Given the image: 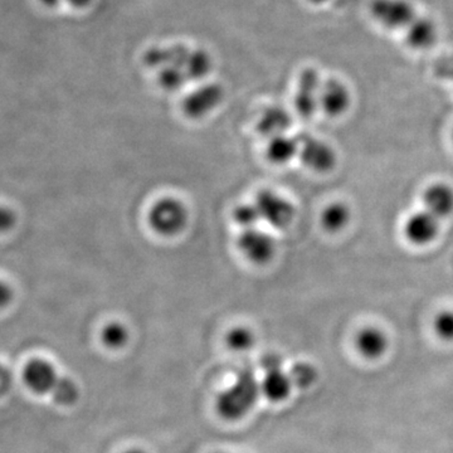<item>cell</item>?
I'll use <instances>...</instances> for the list:
<instances>
[{
  "label": "cell",
  "mask_w": 453,
  "mask_h": 453,
  "mask_svg": "<svg viewBox=\"0 0 453 453\" xmlns=\"http://www.w3.org/2000/svg\"><path fill=\"white\" fill-rule=\"evenodd\" d=\"M308 2L312 3V4H323L326 0H308Z\"/></svg>",
  "instance_id": "32"
},
{
  "label": "cell",
  "mask_w": 453,
  "mask_h": 453,
  "mask_svg": "<svg viewBox=\"0 0 453 453\" xmlns=\"http://www.w3.org/2000/svg\"><path fill=\"white\" fill-rule=\"evenodd\" d=\"M351 211L344 203H332L321 214V225L329 232H339L348 226Z\"/></svg>",
  "instance_id": "19"
},
{
  "label": "cell",
  "mask_w": 453,
  "mask_h": 453,
  "mask_svg": "<svg viewBox=\"0 0 453 453\" xmlns=\"http://www.w3.org/2000/svg\"><path fill=\"white\" fill-rule=\"evenodd\" d=\"M125 453H145L144 451H142V449H130V451L125 452Z\"/></svg>",
  "instance_id": "33"
},
{
  "label": "cell",
  "mask_w": 453,
  "mask_h": 453,
  "mask_svg": "<svg viewBox=\"0 0 453 453\" xmlns=\"http://www.w3.org/2000/svg\"><path fill=\"white\" fill-rule=\"evenodd\" d=\"M426 211L437 219H445L453 211V189L446 183H434L423 193Z\"/></svg>",
  "instance_id": "14"
},
{
  "label": "cell",
  "mask_w": 453,
  "mask_h": 453,
  "mask_svg": "<svg viewBox=\"0 0 453 453\" xmlns=\"http://www.w3.org/2000/svg\"><path fill=\"white\" fill-rule=\"evenodd\" d=\"M41 2L47 7H56L61 0H41Z\"/></svg>",
  "instance_id": "31"
},
{
  "label": "cell",
  "mask_w": 453,
  "mask_h": 453,
  "mask_svg": "<svg viewBox=\"0 0 453 453\" xmlns=\"http://www.w3.org/2000/svg\"><path fill=\"white\" fill-rule=\"evenodd\" d=\"M323 81L315 68H303L297 81L295 109L303 119H310L320 109V89Z\"/></svg>",
  "instance_id": "7"
},
{
  "label": "cell",
  "mask_w": 453,
  "mask_h": 453,
  "mask_svg": "<svg viewBox=\"0 0 453 453\" xmlns=\"http://www.w3.org/2000/svg\"><path fill=\"white\" fill-rule=\"evenodd\" d=\"M261 384L251 371L238 372L237 380L217 398V411L229 421L242 418L257 402Z\"/></svg>",
  "instance_id": "1"
},
{
  "label": "cell",
  "mask_w": 453,
  "mask_h": 453,
  "mask_svg": "<svg viewBox=\"0 0 453 453\" xmlns=\"http://www.w3.org/2000/svg\"><path fill=\"white\" fill-rule=\"evenodd\" d=\"M23 381L27 388L38 395H50L59 380L55 365L42 357H33L23 368Z\"/></svg>",
  "instance_id": "9"
},
{
  "label": "cell",
  "mask_w": 453,
  "mask_h": 453,
  "mask_svg": "<svg viewBox=\"0 0 453 453\" xmlns=\"http://www.w3.org/2000/svg\"><path fill=\"white\" fill-rule=\"evenodd\" d=\"M225 89L219 83L205 82L184 97L181 110L193 120L205 118L222 104Z\"/></svg>",
  "instance_id": "5"
},
{
  "label": "cell",
  "mask_w": 453,
  "mask_h": 453,
  "mask_svg": "<svg viewBox=\"0 0 453 453\" xmlns=\"http://www.w3.org/2000/svg\"><path fill=\"white\" fill-rule=\"evenodd\" d=\"M372 19L384 28L399 31L416 19V9L408 0H372L369 7Z\"/></svg>",
  "instance_id": "4"
},
{
  "label": "cell",
  "mask_w": 453,
  "mask_h": 453,
  "mask_svg": "<svg viewBox=\"0 0 453 453\" xmlns=\"http://www.w3.org/2000/svg\"><path fill=\"white\" fill-rule=\"evenodd\" d=\"M434 73L441 79L453 81V55L442 57L434 65Z\"/></svg>",
  "instance_id": "27"
},
{
  "label": "cell",
  "mask_w": 453,
  "mask_h": 453,
  "mask_svg": "<svg viewBox=\"0 0 453 453\" xmlns=\"http://www.w3.org/2000/svg\"><path fill=\"white\" fill-rule=\"evenodd\" d=\"M53 396V401L57 404L65 405V407H70L79 401L80 390L77 384L74 383L70 378L61 377L57 381L55 389L50 393Z\"/></svg>",
  "instance_id": "21"
},
{
  "label": "cell",
  "mask_w": 453,
  "mask_h": 453,
  "mask_svg": "<svg viewBox=\"0 0 453 453\" xmlns=\"http://www.w3.org/2000/svg\"><path fill=\"white\" fill-rule=\"evenodd\" d=\"M157 73V82L164 91L175 92L189 82L186 71L175 65H164Z\"/></svg>",
  "instance_id": "20"
},
{
  "label": "cell",
  "mask_w": 453,
  "mask_h": 453,
  "mask_svg": "<svg viewBox=\"0 0 453 453\" xmlns=\"http://www.w3.org/2000/svg\"><path fill=\"white\" fill-rule=\"evenodd\" d=\"M74 8H86L91 4L92 0H67Z\"/></svg>",
  "instance_id": "30"
},
{
  "label": "cell",
  "mask_w": 453,
  "mask_h": 453,
  "mask_svg": "<svg viewBox=\"0 0 453 453\" xmlns=\"http://www.w3.org/2000/svg\"><path fill=\"white\" fill-rule=\"evenodd\" d=\"M297 140L300 159L308 168L319 173L329 172L334 168L336 155L330 145L309 134H301Z\"/></svg>",
  "instance_id": "8"
},
{
  "label": "cell",
  "mask_w": 453,
  "mask_h": 453,
  "mask_svg": "<svg viewBox=\"0 0 453 453\" xmlns=\"http://www.w3.org/2000/svg\"><path fill=\"white\" fill-rule=\"evenodd\" d=\"M291 122V116L288 110L277 105L268 106L259 116L257 130L266 138L273 139L288 134Z\"/></svg>",
  "instance_id": "13"
},
{
  "label": "cell",
  "mask_w": 453,
  "mask_h": 453,
  "mask_svg": "<svg viewBox=\"0 0 453 453\" xmlns=\"http://www.w3.org/2000/svg\"><path fill=\"white\" fill-rule=\"evenodd\" d=\"M148 222L155 234L165 238L175 237L187 228L189 211L180 199L163 196L151 205Z\"/></svg>",
  "instance_id": "2"
},
{
  "label": "cell",
  "mask_w": 453,
  "mask_h": 453,
  "mask_svg": "<svg viewBox=\"0 0 453 453\" xmlns=\"http://www.w3.org/2000/svg\"><path fill=\"white\" fill-rule=\"evenodd\" d=\"M440 223L437 217L427 211H417L410 216L404 225V234L411 243L425 246L437 237Z\"/></svg>",
  "instance_id": "10"
},
{
  "label": "cell",
  "mask_w": 453,
  "mask_h": 453,
  "mask_svg": "<svg viewBox=\"0 0 453 453\" xmlns=\"http://www.w3.org/2000/svg\"><path fill=\"white\" fill-rule=\"evenodd\" d=\"M255 204L261 219L276 229L288 228L296 217V210L292 202L273 190H259Z\"/></svg>",
  "instance_id": "3"
},
{
  "label": "cell",
  "mask_w": 453,
  "mask_h": 453,
  "mask_svg": "<svg viewBox=\"0 0 453 453\" xmlns=\"http://www.w3.org/2000/svg\"><path fill=\"white\" fill-rule=\"evenodd\" d=\"M290 378L294 386L306 388V387L315 383L318 372H316L314 366L308 365V363H299L291 369Z\"/></svg>",
  "instance_id": "25"
},
{
  "label": "cell",
  "mask_w": 453,
  "mask_h": 453,
  "mask_svg": "<svg viewBox=\"0 0 453 453\" xmlns=\"http://www.w3.org/2000/svg\"><path fill=\"white\" fill-rule=\"evenodd\" d=\"M266 155L268 160L277 165L290 163L295 157L299 155V140L288 136V134L270 139Z\"/></svg>",
  "instance_id": "16"
},
{
  "label": "cell",
  "mask_w": 453,
  "mask_h": 453,
  "mask_svg": "<svg viewBox=\"0 0 453 453\" xmlns=\"http://www.w3.org/2000/svg\"><path fill=\"white\" fill-rule=\"evenodd\" d=\"M237 247L244 258L257 266L270 264L276 255L275 238L258 228L244 229L238 235Z\"/></svg>",
  "instance_id": "6"
},
{
  "label": "cell",
  "mask_w": 453,
  "mask_h": 453,
  "mask_svg": "<svg viewBox=\"0 0 453 453\" xmlns=\"http://www.w3.org/2000/svg\"><path fill=\"white\" fill-rule=\"evenodd\" d=\"M213 70V58L211 53L202 49L190 50L188 56L186 71L189 82H202L210 76Z\"/></svg>",
  "instance_id": "18"
},
{
  "label": "cell",
  "mask_w": 453,
  "mask_h": 453,
  "mask_svg": "<svg viewBox=\"0 0 453 453\" xmlns=\"http://www.w3.org/2000/svg\"><path fill=\"white\" fill-rule=\"evenodd\" d=\"M434 330L441 339L451 342L453 340V311L447 310L437 315L434 320Z\"/></svg>",
  "instance_id": "26"
},
{
  "label": "cell",
  "mask_w": 453,
  "mask_h": 453,
  "mask_svg": "<svg viewBox=\"0 0 453 453\" xmlns=\"http://www.w3.org/2000/svg\"><path fill=\"white\" fill-rule=\"evenodd\" d=\"M294 384L290 375L281 371V368L266 372V377L261 383V393L270 401L281 402L290 395Z\"/></svg>",
  "instance_id": "17"
},
{
  "label": "cell",
  "mask_w": 453,
  "mask_h": 453,
  "mask_svg": "<svg viewBox=\"0 0 453 453\" xmlns=\"http://www.w3.org/2000/svg\"><path fill=\"white\" fill-rule=\"evenodd\" d=\"M234 219L238 226L244 229L257 228L261 216L255 203L253 204H241L234 211Z\"/></svg>",
  "instance_id": "24"
},
{
  "label": "cell",
  "mask_w": 453,
  "mask_h": 453,
  "mask_svg": "<svg viewBox=\"0 0 453 453\" xmlns=\"http://www.w3.org/2000/svg\"><path fill=\"white\" fill-rule=\"evenodd\" d=\"M351 96L344 82L338 79H329L323 81L320 89V109L326 115H342L350 106Z\"/></svg>",
  "instance_id": "11"
},
{
  "label": "cell",
  "mask_w": 453,
  "mask_h": 453,
  "mask_svg": "<svg viewBox=\"0 0 453 453\" xmlns=\"http://www.w3.org/2000/svg\"><path fill=\"white\" fill-rule=\"evenodd\" d=\"M17 216L13 211L0 205V232H8L16 226Z\"/></svg>",
  "instance_id": "28"
},
{
  "label": "cell",
  "mask_w": 453,
  "mask_h": 453,
  "mask_svg": "<svg viewBox=\"0 0 453 453\" xmlns=\"http://www.w3.org/2000/svg\"><path fill=\"white\" fill-rule=\"evenodd\" d=\"M13 300V290L7 283L0 281V309H4Z\"/></svg>",
  "instance_id": "29"
},
{
  "label": "cell",
  "mask_w": 453,
  "mask_h": 453,
  "mask_svg": "<svg viewBox=\"0 0 453 453\" xmlns=\"http://www.w3.org/2000/svg\"><path fill=\"white\" fill-rule=\"evenodd\" d=\"M438 28L436 23L428 17H416L405 28V42L411 49L425 50L436 43Z\"/></svg>",
  "instance_id": "12"
},
{
  "label": "cell",
  "mask_w": 453,
  "mask_h": 453,
  "mask_svg": "<svg viewBox=\"0 0 453 453\" xmlns=\"http://www.w3.org/2000/svg\"><path fill=\"white\" fill-rule=\"evenodd\" d=\"M130 334L127 327L119 321L107 324L101 333L104 344L110 349H120L129 342Z\"/></svg>",
  "instance_id": "22"
},
{
  "label": "cell",
  "mask_w": 453,
  "mask_h": 453,
  "mask_svg": "<svg viewBox=\"0 0 453 453\" xmlns=\"http://www.w3.org/2000/svg\"><path fill=\"white\" fill-rule=\"evenodd\" d=\"M357 348L366 359H378L386 353L388 348V338L378 327H365L357 334Z\"/></svg>",
  "instance_id": "15"
},
{
  "label": "cell",
  "mask_w": 453,
  "mask_h": 453,
  "mask_svg": "<svg viewBox=\"0 0 453 453\" xmlns=\"http://www.w3.org/2000/svg\"><path fill=\"white\" fill-rule=\"evenodd\" d=\"M226 345L234 351H246L255 345L256 338L251 329L246 326L234 327L226 338Z\"/></svg>",
  "instance_id": "23"
}]
</instances>
